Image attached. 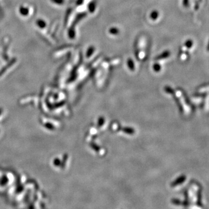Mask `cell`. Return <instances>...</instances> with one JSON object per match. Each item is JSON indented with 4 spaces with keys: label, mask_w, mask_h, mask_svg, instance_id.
I'll return each instance as SVG.
<instances>
[{
    "label": "cell",
    "mask_w": 209,
    "mask_h": 209,
    "mask_svg": "<svg viewBox=\"0 0 209 209\" xmlns=\"http://www.w3.org/2000/svg\"><path fill=\"white\" fill-rule=\"evenodd\" d=\"M20 12L22 15L26 16L29 14V10L25 7H21Z\"/></svg>",
    "instance_id": "cell-1"
},
{
    "label": "cell",
    "mask_w": 209,
    "mask_h": 209,
    "mask_svg": "<svg viewBox=\"0 0 209 209\" xmlns=\"http://www.w3.org/2000/svg\"><path fill=\"white\" fill-rule=\"evenodd\" d=\"M37 25L41 28H44L46 26L45 22L42 20H38L37 21Z\"/></svg>",
    "instance_id": "cell-2"
},
{
    "label": "cell",
    "mask_w": 209,
    "mask_h": 209,
    "mask_svg": "<svg viewBox=\"0 0 209 209\" xmlns=\"http://www.w3.org/2000/svg\"><path fill=\"white\" fill-rule=\"evenodd\" d=\"M52 1H53V2H55V3L59 4H62L63 2V0H52Z\"/></svg>",
    "instance_id": "cell-3"
},
{
    "label": "cell",
    "mask_w": 209,
    "mask_h": 209,
    "mask_svg": "<svg viewBox=\"0 0 209 209\" xmlns=\"http://www.w3.org/2000/svg\"><path fill=\"white\" fill-rule=\"evenodd\" d=\"M207 50L208 51H209V44H208V45H207Z\"/></svg>",
    "instance_id": "cell-4"
}]
</instances>
